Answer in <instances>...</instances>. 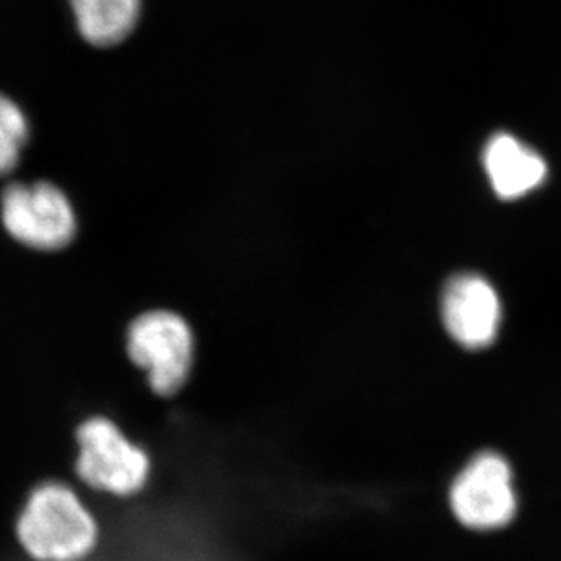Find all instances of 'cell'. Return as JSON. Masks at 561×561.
I'll return each instance as SVG.
<instances>
[{"instance_id":"1","label":"cell","mask_w":561,"mask_h":561,"mask_svg":"<svg viewBox=\"0 0 561 561\" xmlns=\"http://www.w3.org/2000/svg\"><path fill=\"white\" fill-rule=\"evenodd\" d=\"M11 533L30 561H84L101 540L95 514L70 483L55 478L30 486Z\"/></svg>"},{"instance_id":"2","label":"cell","mask_w":561,"mask_h":561,"mask_svg":"<svg viewBox=\"0 0 561 561\" xmlns=\"http://www.w3.org/2000/svg\"><path fill=\"white\" fill-rule=\"evenodd\" d=\"M447 503L454 522L470 535H505L524 516L516 467L500 450L476 453L450 481Z\"/></svg>"},{"instance_id":"3","label":"cell","mask_w":561,"mask_h":561,"mask_svg":"<svg viewBox=\"0 0 561 561\" xmlns=\"http://www.w3.org/2000/svg\"><path fill=\"white\" fill-rule=\"evenodd\" d=\"M0 222L13 241L44 254L70 247L79 228L70 197L49 181L8 184L0 194Z\"/></svg>"},{"instance_id":"4","label":"cell","mask_w":561,"mask_h":561,"mask_svg":"<svg viewBox=\"0 0 561 561\" xmlns=\"http://www.w3.org/2000/svg\"><path fill=\"white\" fill-rule=\"evenodd\" d=\"M76 476L92 491L115 497L136 496L150 476V459L114 421L88 417L77 426Z\"/></svg>"},{"instance_id":"5","label":"cell","mask_w":561,"mask_h":561,"mask_svg":"<svg viewBox=\"0 0 561 561\" xmlns=\"http://www.w3.org/2000/svg\"><path fill=\"white\" fill-rule=\"evenodd\" d=\"M126 351L131 362L145 370L156 394L172 396L188 378L194 359V335L178 313L146 312L130 324Z\"/></svg>"},{"instance_id":"6","label":"cell","mask_w":561,"mask_h":561,"mask_svg":"<svg viewBox=\"0 0 561 561\" xmlns=\"http://www.w3.org/2000/svg\"><path fill=\"white\" fill-rule=\"evenodd\" d=\"M445 329L467 351H481L496 341L502 301L496 288L478 274H458L443 290Z\"/></svg>"},{"instance_id":"7","label":"cell","mask_w":561,"mask_h":561,"mask_svg":"<svg viewBox=\"0 0 561 561\" xmlns=\"http://www.w3.org/2000/svg\"><path fill=\"white\" fill-rule=\"evenodd\" d=\"M483 168L500 199L514 201L540 188L547 179V162L518 137L500 131L486 140Z\"/></svg>"},{"instance_id":"8","label":"cell","mask_w":561,"mask_h":561,"mask_svg":"<svg viewBox=\"0 0 561 561\" xmlns=\"http://www.w3.org/2000/svg\"><path fill=\"white\" fill-rule=\"evenodd\" d=\"M77 32L93 48H115L136 30L140 0H68Z\"/></svg>"},{"instance_id":"9","label":"cell","mask_w":561,"mask_h":561,"mask_svg":"<svg viewBox=\"0 0 561 561\" xmlns=\"http://www.w3.org/2000/svg\"><path fill=\"white\" fill-rule=\"evenodd\" d=\"M32 137V126L21 104L0 92V179L8 178L21 164Z\"/></svg>"}]
</instances>
